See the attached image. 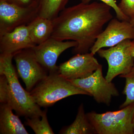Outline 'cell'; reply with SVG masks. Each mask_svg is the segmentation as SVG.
<instances>
[{
  "label": "cell",
  "mask_w": 134,
  "mask_h": 134,
  "mask_svg": "<svg viewBox=\"0 0 134 134\" xmlns=\"http://www.w3.org/2000/svg\"><path fill=\"white\" fill-rule=\"evenodd\" d=\"M112 8L103 2H81L66 8L53 19L51 37L77 43L75 54L88 53L106 24L112 19Z\"/></svg>",
  "instance_id": "cell-1"
},
{
  "label": "cell",
  "mask_w": 134,
  "mask_h": 134,
  "mask_svg": "<svg viewBox=\"0 0 134 134\" xmlns=\"http://www.w3.org/2000/svg\"><path fill=\"white\" fill-rule=\"evenodd\" d=\"M14 55L0 54V75L7 77L9 86L8 104L15 111L17 115L25 118L41 117L43 111L30 92L25 90L18 80L12 60Z\"/></svg>",
  "instance_id": "cell-2"
},
{
  "label": "cell",
  "mask_w": 134,
  "mask_h": 134,
  "mask_svg": "<svg viewBox=\"0 0 134 134\" xmlns=\"http://www.w3.org/2000/svg\"><path fill=\"white\" fill-rule=\"evenodd\" d=\"M30 92L37 104L40 107L45 108L52 106L58 101L70 96H89L86 92L77 87L58 72L48 74Z\"/></svg>",
  "instance_id": "cell-3"
},
{
  "label": "cell",
  "mask_w": 134,
  "mask_h": 134,
  "mask_svg": "<svg viewBox=\"0 0 134 134\" xmlns=\"http://www.w3.org/2000/svg\"><path fill=\"white\" fill-rule=\"evenodd\" d=\"M86 115L96 134H134V104L118 111L103 113L92 111Z\"/></svg>",
  "instance_id": "cell-4"
},
{
  "label": "cell",
  "mask_w": 134,
  "mask_h": 134,
  "mask_svg": "<svg viewBox=\"0 0 134 134\" xmlns=\"http://www.w3.org/2000/svg\"><path fill=\"white\" fill-rule=\"evenodd\" d=\"M131 40L126 39L107 49H99L97 53L107 61L108 69L105 77L109 82L118 76L127 74L134 66V57L130 53Z\"/></svg>",
  "instance_id": "cell-5"
},
{
  "label": "cell",
  "mask_w": 134,
  "mask_h": 134,
  "mask_svg": "<svg viewBox=\"0 0 134 134\" xmlns=\"http://www.w3.org/2000/svg\"><path fill=\"white\" fill-rule=\"evenodd\" d=\"M69 80L77 87L86 92L98 103L110 105L113 97L119 95L115 85L108 82L103 76L101 65L90 76Z\"/></svg>",
  "instance_id": "cell-6"
},
{
  "label": "cell",
  "mask_w": 134,
  "mask_h": 134,
  "mask_svg": "<svg viewBox=\"0 0 134 134\" xmlns=\"http://www.w3.org/2000/svg\"><path fill=\"white\" fill-rule=\"evenodd\" d=\"M38 16L35 1L30 6L23 7L0 0V36L19 26L28 25Z\"/></svg>",
  "instance_id": "cell-7"
},
{
  "label": "cell",
  "mask_w": 134,
  "mask_h": 134,
  "mask_svg": "<svg viewBox=\"0 0 134 134\" xmlns=\"http://www.w3.org/2000/svg\"><path fill=\"white\" fill-rule=\"evenodd\" d=\"M18 75L25 84L27 91L48 75V73L38 61L32 48L19 51L13 56Z\"/></svg>",
  "instance_id": "cell-8"
},
{
  "label": "cell",
  "mask_w": 134,
  "mask_h": 134,
  "mask_svg": "<svg viewBox=\"0 0 134 134\" xmlns=\"http://www.w3.org/2000/svg\"><path fill=\"white\" fill-rule=\"evenodd\" d=\"M134 39V27L129 21L112 18L107 27L98 37L90 52L93 55L99 49L112 47L125 40Z\"/></svg>",
  "instance_id": "cell-9"
},
{
  "label": "cell",
  "mask_w": 134,
  "mask_h": 134,
  "mask_svg": "<svg viewBox=\"0 0 134 134\" xmlns=\"http://www.w3.org/2000/svg\"><path fill=\"white\" fill-rule=\"evenodd\" d=\"M77 44L74 41H62L50 37L43 43L32 48L38 61L48 72V74L58 72L57 60L65 50L75 47Z\"/></svg>",
  "instance_id": "cell-10"
},
{
  "label": "cell",
  "mask_w": 134,
  "mask_h": 134,
  "mask_svg": "<svg viewBox=\"0 0 134 134\" xmlns=\"http://www.w3.org/2000/svg\"><path fill=\"white\" fill-rule=\"evenodd\" d=\"M101 65L91 53L77 54L58 66L59 74L68 80L90 76Z\"/></svg>",
  "instance_id": "cell-11"
},
{
  "label": "cell",
  "mask_w": 134,
  "mask_h": 134,
  "mask_svg": "<svg viewBox=\"0 0 134 134\" xmlns=\"http://www.w3.org/2000/svg\"><path fill=\"white\" fill-rule=\"evenodd\" d=\"M36 46L31 38L27 25L19 26L0 36V53L2 54L14 55L19 51Z\"/></svg>",
  "instance_id": "cell-12"
},
{
  "label": "cell",
  "mask_w": 134,
  "mask_h": 134,
  "mask_svg": "<svg viewBox=\"0 0 134 134\" xmlns=\"http://www.w3.org/2000/svg\"><path fill=\"white\" fill-rule=\"evenodd\" d=\"M12 107L7 104L0 106V134H28L19 117L12 112Z\"/></svg>",
  "instance_id": "cell-13"
},
{
  "label": "cell",
  "mask_w": 134,
  "mask_h": 134,
  "mask_svg": "<svg viewBox=\"0 0 134 134\" xmlns=\"http://www.w3.org/2000/svg\"><path fill=\"white\" fill-rule=\"evenodd\" d=\"M27 25L31 38L36 45L50 38L53 30L52 20L38 16Z\"/></svg>",
  "instance_id": "cell-14"
},
{
  "label": "cell",
  "mask_w": 134,
  "mask_h": 134,
  "mask_svg": "<svg viewBox=\"0 0 134 134\" xmlns=\"http://www.w3.org/2000/svg\"><path fill=\"white\" fill-rule=\"evenodd\" d=\"M62 134H94L96 131L89 121L85 113L83 104L82 103L78 109L75 120L72 124L61 130Z\"/></svg>",
  "instance_id": "cell-15"
},
{
  "label": "cell",
  "mask_w": 134,
  "mask_h": 134,
  "mask_svg": "<svg viewBox=\"0 0 134 134\" xmlns=\"http://www.w3.org/2000/svg\"><path fill=\"white\" fill-rule=\"evenodd\" d=\"M38 6V16L53 20L66 8L69 0H34Z\"/></svg>",
  "instance_id": "cell-16"
},
{
  "label": "cell",
  "mask_w": 134,
  "mask_h": 134,
  "mask_svg": "<svg viewBox=\"0 0 134 134\" xmlns=\"http://www.w3.org/2000/svg\"><path fill=\"white\" fill-rule=\"evenodd\" d=\"M47 110L43 111L41 117L26 118L25 124L30 127L36 134H54V133L47 119Z\"/></svg>",
  "instance_id": "cell-17"
},
{
  "label": "cell",
  "mask_w": 134,
  "mask_h": 134,
  "mask_svg": "<svg viewBox=\"0 0 134 134\" xmlns=\"http://www.w3.org/2000/svg\"><path fill=\"white\" fill-rule=\"evenodd\" d=\"M125 78L126 83L122 93L126 96V100L120 107L122 108L134 104V66L127 74L119 76Z\"/></svg>",
  "instance_id": "cell-18"
},
{
  "label": "cell",
  "mask_w": 134,
  "mask_h": 134,
  "mask_svg": "<svg viewBox=\"0 0 134 134\" xmlns=\"http://www.w3.org/2000/svg\"><path fill=\"white\" fill-rule=\"evenodd\" d=\"M9 86L7 77L0 75V103L8 104L9 100Z\"/></svg>",
  "instance_id": "cell-19"
},
{
  "label": "cell",
  "mask_w": 134,
  "mask_h": 134,
  "mask_svg": "<svg viewBox=\"0 0 134 134\" xmlns=\"http://www.w3.org/2000/svg\"><path fill=\"white\" fill-rule=\"evenodd\" d=\"M81 2L83 3H89L91 1L93 0H81ZM100 1L107 5L111 7L114 10L116 13L117 19L120 21H129L130 19L126 16L125 15L122 11L120 9L118 5L116 3L115 0H98Z\"/></svg>",
  "instance_id": "cell-20"
},
{
  "label": "cell",
  "mask_w": 134,
  "mask_h": 134,
  "mask_svg": "<svg viewBox=\"0 0 134 134\" xmlns=\"http://www.w3.org/2000/svg\"><path fill=\"white\" fill-rule=\"evenodd\" d=\"M118 6L130 20L134 16V0H121Z\"/></svg>",
  "instance_id": "cell-21"
},
{
  "label": "cell",
  "mask_w": 134,
  "mask_h": 134,
  "mask_svg": "<svg viewBox=\"0 0 134 134\" xmlns=\"http://www.w3.org/2000/svg\"><path fill=\"white\" fill-rule=\"evenodd\" d=\"M10 4H14L21 6L26 7L30 6L34 2V0H3Z\"/></svg>",
  "instance_id": "cell-22"
},
{
  "label": "cell",
  "mask_w": 134,
  "mask_h": 134,
  "mask_svg": "<svg viewBox=\"0 0 134 134\" xmlns=\"http://www.w3.org/2000/svg\"><path fill=\"white\" fill-rule=\"evenodd\" d=\"M130 53L133 57H134V39L131 40L129 48Z\"/></svg>",
  "instance_id": "cell-23"
},
{
  "label": "cell",
  "mask_w": 134,
  "mask_h": 134,
  "mask_svg": "<svg viewBox=\"0 0 134 134\" xmlns=\"http://www.w3.org/2000/svg\"><path fill=\"white\" fill-rule=\"evenodd\" d=\"M129 21L134 27V16Z\"/></svg>",
  "instance_id": "cell-24"
},
{
  "label": "cell",
  "mask_w": 134,
  "mask_h": 134,
  "mask_svg": "<svg viewBox=\"0 0 134 134\" xmlns=\"http://www.w3.org/2000/svg\"><path fill=\"white\" fill-rule=\"evenodd\" d=\"M133 130L134 132V116L133 118Z\"/></svg>",
  "instance_id": "cell-25"
}]
</instances>
